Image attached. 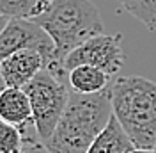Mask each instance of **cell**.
I'll return each instance as SVG.
<instances>
[{
  "label": "cell",
  "mask_w": 156,
  "mask_h": 153,
  "mask_svg": "<svg viewBox=\"0 0 156 153\" xmlns=\"http://www.w3.org/2000/svg\"><path fill=\"white\" fill-rule=\"evenodd\" d=\"M129 153H156V150H144V148H133Z\"/></svg>",
  "instance_id": "obj_15"
},
{
  "label": "cell",
  "mask_w": 156,
  "mask_h": 153,
  "mask_svg": "<svg viewBox=\"0 0 156 153\" xmlns=\"http://www.w3.org/2000/svg\"><path fill=\"white\" fill-rule=\"evenodd\" d=\"M39 0H0V14L5 18H34Z\"/></svg>",
  "instance_id": "obj_12"
},
{
  "label": "cell",
  "mask_w": 156,
  "mask_h": 153,
  "mask_svg": "<svg viewBox=\"0 0 156 153\" xmlns=\"http://www.w3.org/2000/svg\"><path fill=\"white\" fill-rule=\"evenodd\" d=\"M20 153H51L44 146V143H34V144H23Z\"/></svg>",
  "instance_id": "obj_14"
},
{
  "label": "cell",
  "mask_w": 156,
  "mask_h": 153,
  "mask_svg": "<svg viewBox=\"0 0 156 153\" xmlns=\"http://www.w3.org/2000/svg\"><path fill=\"white\" fill-rule=\"evenodd\" d=\"M44 68V57L36 50H20L0 61V76L5 87H23Z\"/></svg>",
  "instance_id": "obj_8"
},
{
  "label": "cell",
  "mask_w": 156,
  "mask_h": 153,
  "mask_svg": "<svg viewBox=\"0 0 156 153\" xmlns=\"http://www.w3.org/2000/svg\"><path fill=\"white\" fill-rule=\"evenodd\" d=\"M121 43H122L121 34H114V36L98 34L76 47L73 52H69L68 57L64 59V68L69 71L76 66L89 64L114 76L121 71L124 64V52Z\"/></svg>",
  "instance_id": "obj_6"
},
{
  "label": "cell",
  "mask_w": 156,
  "mask_h": 153,
  "mask_svg": "<svg viewBox=\"0 0 156 153\" xmlns=\"http://www.w3.org/2000/svg\"><path fill=\"white\" fill-rule=\"evenodd\" d=\"M32 21L41 25L51 38L55 59L62 64L69 52L103 34V20L90 0H55L50 11Z\"/></svg>",
  "instance_id": "obj_3"
},
{
  "label": "cell",
  "mask_w": 156,
  "mask_h": 153,
  "mask_svg": "<svg viewBox=\"0 0 156 153\" xmlns=\"http://www.w3.org/2000/svg\"><path fill=\"white\" fill-rule=\"evenodd\" d=\"M23 148V137L16 126L0 118V153H20Z\"/></svg>",
  "instance_id": "obj_13"
},
{
  "label": "cell",
  "mask_w": 156,
  "mask_h": 153,
  "mask_svg": "<svg viewBox=\"0 0 156 153\" xmlns=\"http://www.w3.org/2000/svg\"><path fill=\"white\" fill-rule=\"evenodd\" d=\"M154 150H156V148H154Z\"/></svg>",
  "instance_id": "obj_18"
},
{
  "label": "cell",
  "mask_w": 156,
  "mask_h": 153,
  "mask_svg": "<svg viewBox=\"0 0 156 153\" xmlns=\"http://www.w3.org/2000/svg\"><path fill=\"white\" fill-rule=\"evenodd\" d=\"M5 87V84H4V80H2V76H0V93H2V89Z\"/></svg>",
  "instance_id": "obj_17"
},
{
  "label": "cell",
  "mask_w": 156,
  "mask_h": 153,
  "mask_svg": "<svg viewBox=\"0 0 156 153\" xmlns=\"http://www.w3.org/2000/svg\"><path fill=\"white\" fill-rule=\"evenodd\" d=\"M21 89L29 96L34 125L37 128L39 139L44 143L53 134L60 116L68 105L71 95L68 69L43 68Z\"/></svg>",
  "instance_id": "obj_4"
},
{
  "label": "cell",
  "mask_w": 156,
  "mask_h": 153,
  "mask_svg": "<svg viewBox=\"0 0 156 153\" xmlns=\"http://www.w3.org/2000/svg\"><path fill=\"white\" fill-rule=\"evenodd\" d=\"M0 118L16 126L23 137V144L43 143L32 118V107L21 87H4L0 93Z\"/></svg>",
  "instance_id": "obj_7"
},
{
  "label": "cell",
  "mask_w": 156,
  "mask_h": 153,
  "mask_svg": "<svg viewBox=\"0 0 156 153\" xmlns=\"http://www.w3.org/2000/svg\"><path fill=\"white\" fill-rule=\"evenodd\" d=\"M112 114L110 87L96 95H82L71 89L68 105L44 146L51 153H87Z\"/></svg>",
  "instance_id": "obj_1"
},
{
  "label": "cell",
  "mask_w": 156,
  "mask_h": 153,
  "mask_svg": "<svg viewBox=\"0 0 156 153\" xmlns=\"http://www.w3.org/2000/svg\"><path fill=\"white\" fill-rule=\"evenodd\" d=\"M135 146L128 134L122 130L117 118L112 114L108 125L101 130V134L92 141L87 153H129Z\"/></svg>",
  "instance_id": "obj_9"
},
{
  "label": "cell",
  "mask_w": 156,
  "mask_h": 153,
  "mask_svg": "<svg viewBox=\"0 0 156 153\" xmlns=\"http://www.w3.org/2000/svg\"><path fill=\"white\" fill-rule=\"evenodd\" d=\"M112 112L135 148H156V84L144 76H117L110 84Z\"/></svg>",
  "instance_id": "obj_2"
},
{
  "label": "cell",
  "mask_w": 156,
  "mask_h": 153,
  "mask_svg": "<svg viewBox=\"0 0 156 153\" xmlns=\"http://www.w3.org/2000/svg\"><path fill=\"white\" fill-rule=\"evenodd\" d=\"M122 9L142 21L149 30H156V0H119Z\"/></svg>",
  "instance_id": "obj_11"
},
{
  "label": "cell",
  "mask_w": 156,
  "mask_h": 153,
  "mask_svg": "<svg viewBox=\"0 0 156 153\" xmlns=\"http://www.w3.org/2000/svg\"><path fill=\"white\" fill-rule=\"evenodd\" d=\"M7 20H9V18H5V16H2V14H0V30H2L4 27H5V23H7Z\"/></svg>",
  "instance_id": "obj_16"
},
{
  "label": "cell",
  "mask_w": 156,
  "mask_h": 153,
  "mask_svg": "<svg viewBox=\"0 0 156 153\" xmlns=\"http://www.w3.org/2000/svg\"><path fill=\"white\" fill-rule=\"evenodd\" d=\"M69 86L75 93H82V95H96L110 87V78L112 76L105 73L103 69L89 64H82L68 71Z\"/></svg>",
  "instance_id": "obj_10"
},
{
  "label": "cell",
  "mask_w": 156,
  "mask_h": 153,
  "mask_svg": "<svg viewBox=\"0 0 156 153\" xmlns=\"http://www.w3.org/2000/svg\"><path fill=\"white\" fill-rule=\"evenodd\" d=\"M20 50H36L44 57V68L62 64L55 59V45L46 30L29 18H9L0 30V61Z\"/></svg>",
  "instance_id": "obj_5"
}]
</instances>
